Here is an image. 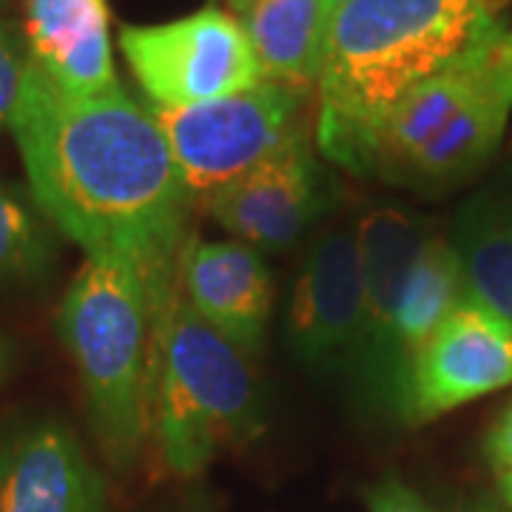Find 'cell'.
Masks as SVG:
<instances>
[{
  "instance_id": "obj_26",
  "label": "cell",
  "mask_w": 512,
  "mask_h": 512,
  "mask_svg": "<svg viewBox=\"0 0 512 512\" xmlns=\"http://www.w3.org/2000/svg\"><path fill=\"white\" fill-rule=\"evenodd\" d=\"M476 512H498V510H493V507H481V510H476Z\"/></svg>"
},
{
  "instance_id": "obj_25",
  "label": "cell",
  "mask_w": 512,
  "mask_h": 512,
  "mask_svg": "<svg viewBox=\"0 0 512 512\" xmlns=\"http://www.w3.org/2000/svg\"><path fill=\"white\" fill-rule=\"evenodd\" d=\"M345 3H350V0H325V6H328L330 18H333V12H336V9H342Z\"/></svg>"
},
{
  "instance_id": "obj_10",
  "label": "cell",
  "mask_w": 512,
  "mask_h": 512,
  "mask_svg": "<svg viewBox=\"0 0 512 512\" xmlns=\"http://www.w3.org/2000/svg\"><path fill=\"white\" fill-rule=\"evenodd\" d=\"M106 507V481L66 421L32 419L0 436V512Z\"/></svg>"
},
{
  "instance_id": "obj_3",
  "label": "cell",
  "mask_w": 512,
  "mask_h": 512,
  "mask_svg": "<svg viewBox=\"0 0 512 512\" xmlns=\"http://www.w3.org/2000/svg\"><path fill=\"white\" fill-rule=\"evenodd\" d=\"M168 302L134 262L86 256L57 311L94 441L117 470H131L151 436L154 342Z\"/></svg>"
},
{
  "instance_id": "obj_19",
  "label": "cell",
  "mask_w": 512,
  "mask_h": 512,
  "mask_svg": "<svg viewBox=\"0 0 512 512\" xmlns=\"http://www.w3.org/2000/svg\"><path fill=\"white\" fill-rule=\"evenodd\" d=\"M26 72H29L26 40L0 18V131H12Z\"/></svg>"
},
{
  "instance_id": "obj_14",
  "label": "cell",
  "mask_w": 512,
  "mask_h": 512,
  "mask_svg": "<svg viewBox=\"0 0 512 512\" xmlns=\"http://www.w3.org/2000/svg\"><path fill=\"white\" fill-rule=\"evenodd\" d=\"M427 237H430L427 222L393 205H379L359 220L356 239L362 256L365 308H362L359 348L350 362L356 382L382 356L384 342L390 336L402 302L407 276L413 271V262Z\"/></svg>"
},
{
  "instance_id": "obj_24",
  "label": "cell",
  "mask_w": 512,
  "mask_h": 512,
  "mask_svg": "<svg viewBox=\"0 0 512 512\" xmlns=\"http://www.w3.org/2000/svg\"><path fill=\"white\" fill-rule=\"evenodd\" d=\"M228 3H231V9H234L237 15H242V18H245V15L251 12V6H254L256 0H228Z\"/></svg>"
},
{
  "instance_id": "obj_1",
  "label": "cell",
  "mask_w": 512,
  "mask_h": 512,
  "mask_svg": "<svg viewBox=\"0 0 512 512\" xmlns=\"http://www.w3.org/2000/svg\"><path fill=\"white\" fill-rule=\"evenodd\" d=\"M29 194L86 256L128 259L163 299L177 293L185 191L154 109L123 86L69 97L29 60L12 120Z\"/></svg>"
},
{
  "instance_id": "obj_18",
  "label": "cell",
  "mask_w": 512,
  "mask_h": 512,
  "mask_svg": "<svg viewBox=\"0 0 512 512\" xmlns=\"http://www.w3.org/2000/svg\"><path fill=\"white\" fill-rule=\"evenodd\" d=\"M57 231L29 191L0 180V288H29L55 271Z\"/></svg>"
},
{
  "instance_id": "obj_5",
  "label": "cell",
  "mask_w": 512,
  "mask_h": 512,
  "mask_svg": "<svg viewBox=\"0 0 512 512\" xmlns=\"http://www.w3.org/2000/svg\"><path fill=\"white\" fill-rule=\"evenodd\" d=\"M120 49L154 111L202 106L265 80L245 23L220 6L154 26H123Z\"/></svg>"
},
{
  "instance_id": "obj_7",
  "label": "cell",
  "mask_w": 512,
  "mask_h": 512,
  "mask_svg": "<svg viewBox=\"0 0 512 512\" xmlns=\"http://www.w3.org/2000/svg\"><path fill=\"white\" fill-rule=\"evenodd\" d=\"M512 384V322L464 296L421 348L396 416L427 424Z\"/></svg>"
},
{
  "instance_id": "obj_4",
  "label": "cell",
  "mask_w": 512,
  "mask_h": 512,
  "mask_svg": "<svg viewBox=\"0 0 512 512\" xmlns=\"http://www.w3.org/2000/svg\"><path fill=\"white\" fill-rule=\"evenodd\" d=\"M259 427V384L248 353L171 296L157 319L151 433L165 467L180 478L202 473L231 441Z\"/></svg>"
},
{
  "instance_id": "obj_15",
  "label": "cell",
  "mask_w": 512,
  "mask_h": 512,
  "mask_svg": "<svg viewBox=\"0 0 512 512\" xmlns=\"http://www.w3.org/2000/svg\"><path fill=\"white\" fill-rule=\"evenodd\" d=\"M512 117V29H504L493 49V69L484 86L470 100V106L458 114L453 126L436 143L421 151L402 171L396 185L441 191L447 185L476 174L501 146Z\"/></svg>"
},
{
  "instance_id": "obj_11",
  "label": "cell",
  "mask_w": 512,
  "mask_h": 512,
  "mask_svg": "<svg viewBox=\"0 0 512 512\" xmlns=\"http://www.w3.org/2000/svg\"><path fill=\"white\" fill-rule=\"evenodd\" d=\"M177 288L188 308L242 353L262 350L271 316V274L256 248L237 239L188 237L177 259Z\"/></svg>"
},
{
  "instance_id": "obj_27",
  "label": "cell",
  "mask_w": 512,
  "mask_h": 512,
  "mask_svg": "<svg viewBox=\"0 0 512 512\" xmlns=\"http://www.w3.org/2000/svg\"><path fill=\"white\" fill-rule=\"evenodd\" d=\"M0 3H3V0H0Z\"/></svg>"
},
{
  "instance_id": "obj_8",
  "label": "cell",
  "mask_w": 512,
  "mask_h": 512,
  "mask_svg": "<svg viewBox=\"0 0 512 512\" xmlns=\"http://www.w3.org/2000/svg\"><path fill=\"white\" fill-rule=\"evenodd\" d=\"M365 308V279L356 231L330 228L313 239L288 308V348L313 370L350 367Z\"/></svg>"
},
{
  "instance_id": "obj_20",
  "label": "cell",
  "mask_w": 512,
  "mask_h": 512,
  "mask_svg": "<svg viewBox=\"0 0 512 512\" xmlns=\"http://www.w3.org/2000/svg\"><path fill=\"white\" fill-rule=\"evenodd\" d=\"M367 512H439L399 478H382L365 490Z\"/></svg>"
},
{
  "instance_id": "obj_9",
  "label": "cell",
  "mask_w": 512,
  "mask_h": 512,
  "mask_svg": "<svg viewBox=\"0 0 512 512\" xmlns=\"http://www.w3.org/2000/svg\"><path fill=\"white\" fill-rule=\"evenodd\" d=\"M205 211L237 242L256 251H285L311 231L325 211L319 165L311 140L296 134L291 143L251 168L234 183L205 197Z\"/></svg>"
},
{
  "instance_id": "obj_17",
  "label": "cell",
  "mask_w": 512,
  "mask_h": 512,
  "mask_svg": "<svg viewBox=\"0 0 512 512\" xmlns=\"http://www.w3.org/2000/svg\"><path fill=\"white\" fill-rule=\"evenodd\" d=\"M453 251L464 296L512 322V194H481L456 220Z\"/></svg>"
},
{
  "instance_id": "obj_13",
  "label": "cell",
  "mask_w": 512,
  "mask_h": 512,
  "mask_svg": "<svg viewBox=\"0 0 512 512\" xmlns=\"http://www.w3.org/2000/svg\"><path fill=\"white\" fill-rule=\"evenodd\" d=\"M26 52L37 72L69 97L117 89L106 0H26Z\"/></svg>"
},
{
  "instance_id": "obj_22",
  "label": "cell",
  "mask_w": 512,
  "mask_h": 512,
  "mask_svg": "<svg viewBox=\"0 0 512 512\" xmlns=\"http://www.w3.org/2000/svg\"><path fill=\"white\" fill-rule=\"evenodd\" d=\"M9 370H12V348H9V342L0 336V384L6 382Z\"/></svg>"
},
{
  "instance_id": "obj_21",
  "label": "cell",
  "mask_w": 512,
  "mask_h": 512,
  "mask_svg": "<svg viewBox=\"0 0 512 512\" xmlns=\"http://www.w3.org/2000/svg\"><path fill=\"white\" fill-rule=\"evenodd\" d=\"M484 450H487L490 464H493L501 476H504V473H510L512 470V402L504 407V413L498 416V421L493 424V430L487 433Z\"/></svg>"
},
{
  "instance_id": "obj_6",
  "label": "cell",
  "mask_w": 512,
  "mask_h": 512,
  "mask_svg": "<svg viewBox=\"0 0 512 512\" xmlns=\"http://www.w3.org/2000/svg\"><path fill=\"white\" fill-rule=\"evenodd\" d=\"M154 114L191 200L239 180L305 131L299 92L271 80L202 106Z\"/></svg>"
},
{
  "instance_id": "obj_16",
  "label": "cell",
  "mask_w": 512,
  "mask_h": 512,
  "mask_svg": "<svg viewBox=\"0 0 512 512\" xmlns=\"http://www.w3.org/2000/svg\"><path fill=\"white\" fill-rule=\"evenodd\" d=\"M242 23L265 80L299 94L319 86L330 23L325 0H256Z\"/></svg>"
},
{
  "instance_id": "obj_2",
  "label": "cell",
  "mask_w": 512,
  "mask_h": 512,
  "mask_svg": "<svg viewBox=\"0 0 512 512\" xmlns=\"http://www.w3.org/2000/svg\"><path fill=\"white\" fill-rule=\"evenodd\" d=\"M507 26L493 0H350L333 12L319 77V146L348 168L407 94Z\"/></svg>"
},
{
  "instance_id": "obj_23",
  "label": "cell",
  "mask_w": 512,
  "mask_h": 512,
  "mask_svg": "<svg viewBox=\"0 0 512 512\" xmlns=\"http://www.w3.org/2000/svg\"><path fill=\"white\" fill-rule=\"evenodd\" d=\"M501 495H504L507 507L512 510V470H510V473H504V476H501Z\"/></svg>"
},
{
  "instance_id": "obj_12",
  "label": "cell",
  "mask_w": 512,
  "mask_h": 512,
  "mask_svg": "<svg viewBox=\"0 0 512 512\" xmlns=\"http://www.w3.org/2000/svg\"><path fill=\"white\" fill-rule=\"evenodd\" d=\"M461 299H464V276L456 251L444 237L430 234L407 276L402 302L390 336L384 342L382 356L359 379L367 402L379 404L390 413L399 410L404 382L416 356Z\"/></svg>"
}]
</instances>
